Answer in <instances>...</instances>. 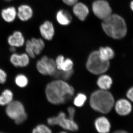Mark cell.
I'll use <instances>...</instances> for the list:
<instances>
[{"label":"cell","mask_w":133,"mask_h":133,"mask_svg":"<svg viewBox=\"0 0 133 133\" xmlns=\"http://www.w3.org/2000/svg\"><path fill=\"white\" fill-rule=\"evenodd\" d=\"M101 27L108 36L115 40L124 38L127 33V26L122 17L112 14L106 19L102 21Z\"/></svg>","instance_id":"cell-2"},{"label":"cell","mask_w":133,"mask_h":133,"mask_svg":"<svg viewBox=\"0 0 133 133\" xmlns=\"http://www.w3.org/2000/svg\"><path fill=\"white\" fill-rule=\"evenodd\" d=\"M56 17L58 23L62 26H68L72 21L71 15L69 11L64 9H60L58 11Z\"/></svg>","instance_id":"cell-14"},{"label":"cell","mask_w":133,"mask_h":133,"mask_svg":"<svg viewBox=\"0 0 133 133\" xmlns=\"http://www.w3.org/2000/svg\"><path fill=\"white\" fill-rule=\"evenodd\" d=\"M91 8L94 15L102 21L112 14L111 7L106 0H95L92 4Z\"/></svg>","instance_id":"cell-6"},{"label":"cell","mask_w":133,"mask_h":133,"mask_svg":"<svg viewBox=\"0 0 133 133\" xmlns=\"http://www.w3.org/2000/svg\"><path fill=\"white\" fill-rule=\"evenodd\" d=\"M72 11L73 14L81 21H84L90 14V9L88 6L84 3H76L72 6Z\"/></svg>","instance_id":"cell-10"},{"label":"cell","mask_w":133,"mask_h":133,"mask_svg":"<svg viewBox=\"0 0 133 133\" xmlns=\"http://www.w3.org/2000/svg\"><path fill=\"white\" fill-rule=\"evenodd\" d=\"M130 7L131 10L133 12V0L131 1V3H130Z\"/></svg>","instance_id":"cell-32"},{"label":"cell","mask_w":133,"mask_h":133,"mask_svg":"<svg viewBox=\"0 0 133 133\" xmlns=\"http://www.w3.org/2000/svg\"><path fill=\"white\" fill-rule=\"evenodd\" d=\"M48 122L50 125H58L65 129L73 132L77 131L78 129V126L74 121V119L67 118L66 114L63 112H60L57 116L49 118Z\"/></svg>","instance_id":"cell-5"},{"label":"cell","mask_w":133,"mask_h":133,"mask_svg":"<svg viewBox=\"0 0 133 133\" xmlns=\"http://www.w3.org/2000/svg\"><path fill=\"white\" fill-rule=\"evenodd\" d=\"M110 66L109 62L102 60L98 51H94L89 55L86 63L87 69L91 73L99 75L106 72Z\"/></svg>","instance_id":"cell-4"},{"label":"cell","mask_w":133,"mask_h":133,"mask_svg":"<svg viewBox=\"0 0 133 133\" xmlns=\"http://www.w3.org/2000/svg\"><path fill=\"white\" fill-rule=\"evenodd\" d=\"M73 63L71 59L69 58L64 59L62 63L60 70L68 71L72 70Z\"/></svg>","instance_id":"cell-24"},{"label":"cell","mask_w":133,"mask_h":133,"mask_svg":"<svg viewBox=\"0 0 133 133\" xmlns=\"http://www.w3.org/2000/svg\"><path fill=\"white\" fill-rule=\"evenodd\" d=\"M68 111L69 112V117L70 118L74 119L75 114V109L72 107H69L68 108Z\"/></svg>","instance_id":"cell-29"},{"label":"cell","mask_w":133,"mask_h":133,"mask_svg":"<svg viewBox=\"0 0 133 133\" xmlns=\"http://www.w3.org/2000/svg\"><path fill=\"white\" fill-rule=\"evenodd\" d=\"M59 133H67L65 132H60Z\"/></svg>","instance_id":"cell-34"},{"label":"cell","mask_w":133,"mask_h":133,"mask_svg":"<svg viewBox=\"0 0 133 133\" xmlns=\"http://www.w3.org/2000/svg\"><path fill=\"white\" fill-rule=\"evenodd\" d=\"M36 68L39 73L44 76H54L57 69L55 60L44 56L36 63Z\"/></svg>","instance_id":"cell-7"},{"label":"cell","mask_w":133,"mask_h":133,"mask_svg":"<svg viewBox=\"0 0 133 133\" xmlns=\"http://www.w3.org/2000/svg\"><path fill=\"white\" fill-rule=\"evenodd\" d=\"M0 133H3L1 132H0Z\"/></svg>","instance_id":"cell-35"},{"label":"cell","mask_w":133,"mask_h":133,"mask_svg":"<svg viewBox=\"0 0 133 133\" xmlns=\"http://www.w3.org/2000/svg\"><path fill=\"white\" fill-rule=\"evenodd\" d=\"M98 51L99 57L103 61L109 62V60L114 57V51L112 48L108 46L101 47Z\"/></svg>","instance_id":"cell-19"},{"label":"cell","mask_w":133,"mask_h":133,"mask_svg":"<svg viewBox=\"0 0 133 133\" xmlns=\"http://www.w3.org/2000/svg\"><path fill=\"white\" fill-rule=\"evenodd\" d=\"M33 15V11L30 6L22 5L18 8L17 15L20 20L23 21H28Z\"/></svg>","instance_id":"cell-17"},{"label":"cell","mask_w":133,"mask_h":133,"mask_svg":"<svg viewBox=\"0 0 133 133\" xmlns=\"http://www.w3.org/2000/svg\"><path fill=\"white\" fill-rule=\"evenodd\" d=\"M95 128L99 133H108L110 131L111 125L107 118L102 116L98 118L95 122Z\"/></svg>","instance_id":"cell-16"},{"label":"cell","mask_w":133,"mask_h":133,"mask_svg":"<svg viewBox=\"0 0 133 133\" xmlns=\"http://www.w3.org/2000/svg\"><path fill=\"white\" fill-rule=\"evenodd\" d=\"M126 96L129 100L133 102V86L129 89L127 92Z\"/></svg>","instance_id":"cell-27"},{"label":"cell","mask_w":133,"mask_h":133,"mask_svg":"<svg viewBox=\"0 0 133 133\" xmlns=\"http://www.w3.org/2000/svg\"><path fill=\"white\" fill-rule=\"evenodd\" d=\"M5 1H12V0H5Z\"/></svg>","instance_id":"cell-33"},{"label":"cell","mask_w":133,"mask_h":133,"mask_svg":"<svg viewBox=\"0 0 133 133\" xmlns=\"http://www.w3.org/2000/svg\"><path fill=\"white\" fill-rule=\"evenodd\" d=\"M62 1L65 5L70 6H72L78 2V0H62Z\"/></svg>","instance_id":"cell-28"},{"label":"cell","mask_w":133,"mask_h":133,"mask_svg":"<svg viewBox=\"0 0 133 133\" xmlns=\"http://www.w3.org/2000/svg\"><path fill=\"white\" fill-rule=\"evenodd\" d=\"M14 94L9 89H6L0 95V105H7L13 101Z\"/></svg>","instance_id":"cell-21"},{"label":"cell","mask_w":133,"mask_h":133,"mask_svg":"<svg viewBox=\"0 0 133 133\" xmlns=\"http://www.w3.org/2000/svg\"><path fill=\"white\" fill-rule=\"evenodd\" d=\"M87 97L85 94L83 93H79L74 99V104L75 106L80 107L83 106L86 101Z\"/></svg>","instance_id":"cell-23"},{"label":"cell","mask_w":133,"mask_h":133,"mask_svg":"<svg viewBox=\"0 0 133 133\" xmlns=\"http://www.w3.org/2000/svg\"><path fill=\"white\" fill-rule=\"evenodd\" d=\"M40 33L43 38L47 41L52 40L55 36V27L53 23L49 21H46L40 26Z\"/></svg>","instance_id":"cell-13"},{"label":"cell","mask_w":133,"mask_h":133,"mask_svg":"<svg viewBox=\"0 0 133 133\" xmlns=\"http://www.w3.org/2000/svg\"><path fill=\"white\" fill-rule=\"evenodd\" d=\"M30 58L26 53L21 55L14 53L10 56V61L15 67H24L28 66L29 64Z\"/></svg>","instance_id":"cell-11"},{"label":"cell","mask_w":133,"mask_h":133,"mask_svg":"<svg viewBox=\"0 0 133 133\" xmlns=\"http://www.w3.org/2000/svg\"><path fill=\"white\" fill-rule=\"evenodd\" d=\"M113 133H128L127 132L123 131H117L114 132Z\"/></svg>","instance_id":"cell-31"},{"label":"cell","mask_w":133,"mask_h":133,"mask_svg":"<svg viewBox=\"0 0 133 133\" xmlns=\"http://www.w3.org/2000/svg\"><path fill=\"white\" fill-rule=\"evenodd\" d=\"M115 108L118 114L121 116H125L131 112L132 105L128 100L121 99L116 102Z\"/></svg>","instance_id":"cell-12"},{"label":"cell","mask_w":133,"mask_h":133,"mask_svg":"<svg viewBox=\"0 0 133 133\" xmlns=\"http://www.w3.org/2000/svg\"><path fill=\"white\" fill-rule=\"evenodd\" d=\"M74 88L64 80L51 81L46 86L45 94L49 102L55 105L64 104L71 99Z\"/></svg>","instance_id":"cell-1"},{"label":"cell","mask_w":133,"mask_h":133,"mask_svg":"<svg viewBox=\"0 0 133 133\" xmlns=\"http://www.w3.org/2000/svg\"><path fill=\"white\" fill-rule=\"evenodd\" d=\"M15 83L20 88H24L28 84V79L24 74H18L15 78Z\"/></svg>","instance_id":"cell-22"},{"label":"cell","mask_w":133,"mask_h":133,"mask_svg":"<svg viewBox=\"0 0 133 133\" xmlns=\"http://www.w3.org/2000/svg\"><path fill=\"white\" fill-rule=\"evenodd\" d=\"M112 79L110 76L102 75L100 76L97 81V84L101 90H107L111 88L112 84Z\"/></svg>","instance_id":"cell-18"},{"label":"cell","mask_w":133,"mask_h":133,"mask_svg":"<svg viewBox=\"0 0 133 133\" xmlns=\"http://www.w3.org/2000/svg\"><path fill=\"white\" fill-rule=\"evenodd\" d=\"M16 10L13 7H10L3 10L1 15L3 19L8 22H12L14 21L16 17Z\"/></svg>","instance_id":"cell-20"},{"label":"cell","mask_w":133,"mask_h":133,"mask_svg":"<svg viewBox=\"0 0 133 133\" xmlns=\"http://www.w3.org/2000/svg\"><path fill=\"white\" fill-rule=\"evenodd\" d=\"M6 112L8 116L14 121L26 114L24 105L18 101H13L8 105Z\"/></svg>","instance_id":"cell-9"},{"label":"cell","mask_w":133,"mask_h":133,"mask_svg":"<svg viewBox=\"0 0 133 133\" xmlns=\"http://www.w3.org/2000/svg\"><path fill=\"white\" fill-rule=\"evenodd\" d=\"M7 78V74L5 71L0 69V83L3 84L6 83Z\"/></svg>","instance_id":"cell-26"},{"label":"cell","mask_w":133,"mask_h":133,"mask_svg":"<svg viewBox=\"0 0 133 133\" xmlns=\"http://www.w3.org/2000/svg\"><path fill=\"white\" fill-rule=\"evenodd\" d=\"M8 42L11 47L19 48L24 45L25 40L22 34L20 31H16L9 37Z\"/></svg>","instance_id":"cell-15"},{"label":"cell","mask_w":133,"mask_h":133,"mask_svg":"<svg viewBox=\"0 0 133 133\" xmlns=\"http://www.w3.org/2000/svg\"><path fill=\"white\" fill-rule=\"evenodd\" d=\"M91 107L95 111L102 114L108 113L115 104L114 97L107 90H98L94 92L90 98Z\"/></svg>","instance_id":"cell-3"},{"label":"cell","mask_w":133,"mask_h":133,"mask_svg":"<svg viewBox=\"0 0 133 133\" xmlns=\"http://www.w3.org/2000/svg\"><path fill=\"white\" fill-rule=\"evenodd\" d=\"M45 47V43L41 38H32L26 43V53L30 57L34 58L36 55H40Z\"/></svg>","instance_id":"cell-8"},{"label":"cell","mask_w":133,"mask_h":133,"mask_svg":"<svg viewBox=\"0 0 133 133\" xmlns=\"http://www.w3.org/2000/svg\"><path fill=\"white\" fill-rule=\"evenodd\" d=\"M16 48L14 47H11L10 46V50L11 52H14L16 51Z\"/></svg>","instance_id":"cell-30"},{"label":"cell","mask_w":133,"mask_h":133,"mask_svg":"<svg viewBox=\"0 0 133 133\" xmlns=\"http://www.w3.org/2000/svg\"><path fill=\"white\" fill-rule=\"evenodd\" d=\"M32 133H52L51 130L45 125H38L33 129Z\"/></svg>","instance_id":"cell-25"}]
</instances>
